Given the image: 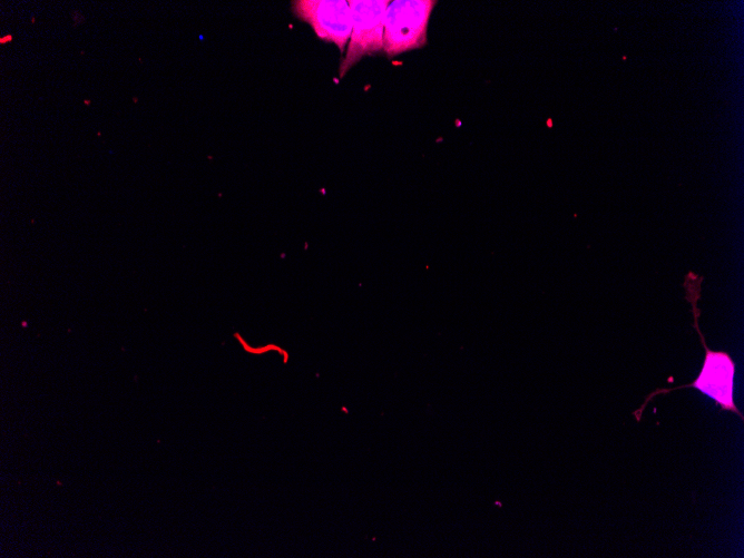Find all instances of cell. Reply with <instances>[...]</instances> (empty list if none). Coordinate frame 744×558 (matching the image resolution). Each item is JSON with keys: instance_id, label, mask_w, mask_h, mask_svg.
<instances>
[{"instance_id": "cell-3", "label": "cell", "mask_w": 744, "mask_h": 558, "mask_svg": "<svg viewBox=\"0 0 744 558\" xmlns=\"http://www.w3.org/2000/svg\"><path fill=\"white\" fill-rule=\"evenodd\" d=\"M389 0H350L352 32L339 76L342 78L363 57L383 50L384 16Z\"/></svg>"}, {"instance_id": "cell-2", "label": "cell", "mask_w": 744, "mask_h": 558, "mask_svg": "<svg viewBox=\"0 0 744 558\" xmlns=\"http://www.w3.org/2000/svg\"><path fill=\"white\" fill-rule=\"evenodd\" d=\"M435 4L433 0L390 1L383 31V51L389 58L427 43L428 25Z\"/></svg>"}, {"instance_id": "cell-4", "label": "cell", "mask_w": 744, "mask_h": 558, "mask_svg": "<svg viewBox=\"0 0 744 558\" xmlns=\"http://www.w3.org/2000/svg\"><path fill=\"white\" fill-rule=\"evenodd\" d=\"M292 11L300 20L309 23L316 36L334 43L341 52L352 32V12L345 0H295Z\"/></svg>"}, {"instance_id": "cell-5", "label": "cell", "mask_w": 744, "mask_h": 558, "mask_svg": "<svg viewBox=\"0 0 744 558\" xmlns=\"http://www.w3.org/2000/svg\"><path fill=\"white\" fill-rule=\"evenodd\" d=\"M12 38H13L12 35L3 36V37H1V39H0V43L3 45V43H7V42H11V41H12Z\"/></svg>"}, {"instance_id": "cell-6", "label": "cell", "mask_w": 744, "mask_h": 558, "mask_svg": "<svg viewBox=\"0 0 744 558\" xmlns=\"http://www.w3.org/2000/svg\"><path fill=\"white\" fill-rule=\"evenodd\" d=\"M84 104L87 105V106H89V105H90V100L85 99V100H84Z\"/></svg>"}, {"instance_id": "cell-7", "label": "cell", "mask_w": 744, "mask_h": 558, "mask_svg": "<svg viewBox=\"0 0 744 558\" xmlns=\"http://www.w3.org/2000/svg\"><path fill=\"white\" fill-rule=\"evenodd\" d=\"M133 101H134V102H137V101H138V98L133 97Z\"/></svg>"}, {"instance_id": "cell-1", "label": "cell", "mask_w": 744, "mask_h": 558, "mask_svg": "<svg viewBox=\"0 0 744 558\" xmlns=\"http://www.w3.org/2000/svg\"><path fill=\"white\" fill-rule=\"evenodd\" d=\"M702 278L697 277L695 274L689 273L685 280V286L687 288V300L692 303L694 312V326L697 330L702 344L705 349V359L703 368L697 376V379L687 385L677 386L674 389H659L648 395L639 410H636L634 414L639 421L642 412L646 407L647 402L657 393H666L673 390L681 388H694L705 393L709 398L714 399L717 404L721 405L723 410H728L736 413L741 419H743L742 413L735 407L733 401V380L735 372V363L732 358L726 352H715L707 347L704 337L697 326L698 322V310L696 302L699 297Z\"/></svg>"}]
</instances>
